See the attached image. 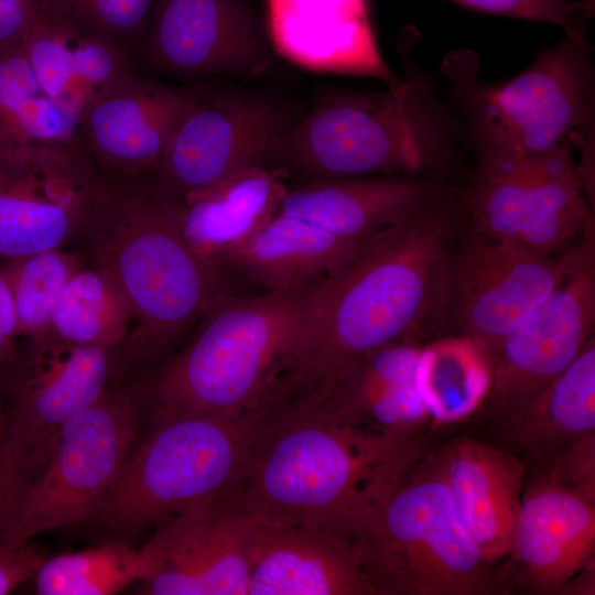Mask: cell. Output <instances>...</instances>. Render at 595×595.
I'll use <instances>...</instances> for the list:
<instances>
[{
  "label": "cell",
  "instance_id": "8d00e7d4",
  "mask_svg": "<svg viewBox=\"0 0 595 595\" xmlns=\"http://www.w3.org/2000/svg\"><path fill=\"white\" fill-rule=\"evenodd\" d=\"M19 343L14 302L0 259V370L13 360Z\"/></svg>",
  "mask_w": 595,
  "mask_h": 595
},
{
  "label": "cell",
  "instance_id": "5bb4252c",
  "mask_svg": "<svg viewBox=\"0 0 595 595\" xmlns=\"http://www.w3.org/2000/svg\"><path fill=\"white\" fill-rule=\"evenodd\" d=\"M101 178L79 138L0 156V259L66 249Z\"/></svg>",
  "mask_w": 595,
  "mask_h": 595
},
{
  "label": "cell",
  "instance_id": "7402d4cb",
  "mask_svg": "<svg viewBox=\"0 0 595 595\" xmlns=\"http://www.w3.org/2000/svg\"><path fill=\"white\" fill-rule=\"evenodd\" d=\"M457 511L490 564L507 556L526 483V466L513 452L458 439L436 451Z\"/></svg>",
  "mask_w": 595,
  "mask_h": 595
},
{
  "label": "cell",
  "instance_id": "ba28073f",
  "mask_svg": "<svg viewBox=\"0 0 595 595\" xmlns=\"http://www.w3.org/2000/svg\"><path fill=\"white\" fill-rule=\"evenodd\" d=\"M257 411L191 413L156 422L133 447L95 519L122 537L225 499L263 428Z\"/></svg>",
  "mask_w": 595,
  "mask_h": 595
},
{
  "label": "cell",
  "instance_id": "8992f818",
  "mask_svg": "<svg viewBox=\"0 0 595 595\" xmlns=\"http://www.w3.org/2000/svg\"><path fill=\"white\" fill-rule=\"evenodd\" d=\"M588 19L578 18L558 44L542 48L529 67L501 83L480 78L472 50L444 56L441 73L476 165L512 162L566 143L577 151L594 143Z\"/></svg>",
  "mask_w": 595,
  "mask_h": 595
},
{
  "label": "cell",
  "instance_id": "4dcf8cb0",
  "mask_svg": "<svg viewBox=\"0 0 595 595\" xmlns=\"http://www.w3.org/2000/svg\"><path fill=\"white\" fill-rule=\"evenodd\" d=\"M83 266L69 249H53L2 260L17 318L19 340L50 334L56 302L69 278Z\"/></svg>",
  "mask_w": 595,
  "mask_h": 595
},
{
  "label": "cell",
  "instance_id": "52a82bcc",
  "mask_svg": "<svg viewBox=\"0 0 595 595\" xmlns=\"http://www.w3.org/2000/svg\"><path fill=\"white\" fill-rule=\"evenodd\" d=\"M375 595H493L510 587L465 527L428 452L349 532Z\"/></svg>",
  "mask_w": 595,
  "mask_h": 595
},
{
  "label": "cell",
  "instance_id": "ab89813d",
  "mask_svg": "<svg viewBox=\"0 0 595 595\" xmlns=\"http://www.w3.org/2000/svg\"><path fill=\"white\" fill-rule=\"evenodd\" d=\"M585 2L589 8L594 9V0H585Z\"/></svg>",
  "mask_w": 595,
  "mask_h": 595
},
{
  "label": "cell",
  "instance_id": "1f68e13d",
  "mask_svg": "<svg viewBox=\"0 0 595 595\" xmlns=\"http://www.w3.org/2000/svg\"><path fill=\"white\" fill-rule=\"evenodd\" d=\"M156 0H50L53 10L130 58L142 46Z\"/></svg>",
  "mask_w": 595,
  "mask_h": 595
},
{
  "label": "cell",
  "instance_id": "484cf974",
  "mask_svg": "<svg viewBox=\"0 0 595 595\" xmlns=\"http://www.w3.org/2000/svg\"><path fill=\"white\" fill-rule=\"evenodd\" d=\"M576 151L566 143L518 160L527 191L519 245L544 256H558L575 246L594 225L577 172Z\"/></svg>",
  "mask_w": 595,
  "mask_h": 595
},
{
  "label": "cell",
  "instance_id": "277c9868",
  "mask_svg": "<svg viewBox=\"0 0 595 595\" xmlns=\"http://www.w3.org/2000/svg\"><path fill=\"white\" fill-rule=\"evenodd\" d=\"M459 119L422 77L396 88L340 91L318 100L279 138L272 160L306 180L418 175L453 180Z\"/></svg>",
  "mask_w": 595,
  "mask_h": 595
},
{
  "label": "cell",
  "instance_id": "6da1fadb",
  "mask_svg": "<svg viewBox=\"0 0 595 595\" xmlns=\"http://www.w3.org/2000/svg\"><path fill=\"white\" fill-rule=\"evenodd\" d=\"M453 187L371 236L320 280L305 324L261 400L263 410L316 409L372 353L442 334L445 273L461 232Z\"/></svg>",
  "mask_w": 595,
  "mask_h": 595
},
{
  "label": "cell",
  "instance_id": "4fadbf2b",
  "mask_svg": "<svg viewBox=\"0 0 595 595\" xmlns=\"http://www.w3.org/2000/svg\"><path fill=\"white\" fill-rule=\"evenodd\" d=\"M292 123L286 110L262 96L198 88L150 174L180 201L242 169L268 164Z\"/></svg>",
  "mask_w": 595,
  "mask_h": 595
},
{
  "label": "cell",
  "instance_id": "836d02e7",
  "mask_svg": "<svg viewBox=\"0 0 595 595\" xmlns=\"http://www.w3.org/2000/svg\"><path fill=\"white\" fill-rule=\"evenodd\" d=\"M537 467L549 478L595 501V433L537 463Z\"/></svg>",
  "mask_w": 595,
  "mask_h": 595
},
{
  "label": "cell",
  "instance_id": "3957f363",
  "mask_svg": "<svg viewBox=\"0 0 595 595\" xmlns=\"http://www.w3.org/2000/svg\"><path fill=\"white\" fill-rule=\"evenodd\" d=\"M264 415L225 498L258 520L346 538L428 452L422 433L374 430L322 408Z\"/></svg>",
  "mask_w": 595,
  "mask_h": 595
},
{
  "label": "cell",
  "instance_id": "83f0119b",
  "mask_svg": "<svg viewBox=\"0 0 595 595\" xmlns=\"http://www.w3.org/2000/svg\"><path fill=\"white\" fill-rule=\"evenodd\" d=\"M490 380V358L468 339L447 335L421 347L414 383L436 425L473 414L483 405Z\"/></svg>",
  "mask_w": 595,
  "mask_h": 595
},
{
  "label": "cell",
  "instance_id": "e0dca14e",
  "mask_svg": "<svg viewBox=\"0 0 595 595\" xmlns=\"http://www.w3.org/2000/svg\"><path fill=\"white\" fill-rule=\"evenodd\" d=\"M197 90L164 85L134 69L94 98L79 119L77 136L102 174L150 173Z\"/></svg>",
  "mask_w": 595,
  "mask_h": 595
},
{
  "label": "cell",
  "instance_id": "d6986e66",
  "mask_svg": "<svg viewBox=\"0 0 595 595\" xmlns=\"http://www.w3.org/2000/svg\"><path fill=\"white\" fill-rule=\"evenodd\" d=\"M270 44L313 72L368 76L388 88L403 79L386 63L367 0H267Z\"/></svg>",
  "mask_w": 595,
  "mask_h": 595
},
{
  "label": "cell",
  "instance_id": "d6a6232c",
  "mask_svg": "<svg viewBox=\"0 0 595 595\" xmlns=\"http://www.w3.org/2000/svg\"><path fill=\"white\" fill-rule=\"evenodd\" d=\"M482 13L527 21L548 22L566 29L578 18H591L593 10L571 0H450Z\"/></svg>",
  "mask_w": 595,
  "mask_h": 595
},
{
  "label": "cell",
  "instance_id": "7a4b0ae2",
  "mask_svg": "<svg viewBox=\"0 0 595 595\" xmlns=\"http://www.w3.org/2000/svg\"><path fill=\"white\" fill-rule=\"evenodd\" d=\"M83 264L108 273L132 311V327L115 349L116 371L137 377L169 357L224 290L225 272L183 236L176 203L150 173L102 174L73 241Z\"/></svg>",
  "mask_w": 595,
  "mask_h": 595
},
{
  "label": "cell",
  "instance_id": "74e56055",
  "mask_svg": "<svg viewBox=\"0 0 595 595\" xmlns=\"http://www.w3.org/2000/svg\"><path fill=\"white\" fill-rule=\"evenodd\" d=\"M21 494L13 488H0V540L14 513Z\"/></svg>",
  "mask_w": 595,
  "mask_h": 595
},
{
  "label": "cell",
  "instance_id": "f546056e",
  "mask_svg": "<svg viewBox=\"0 0 595 595\" xmlns=\"http://www.w3.org/2000/svg\"><path fill=\"white\" fill-rule=\"evenodd\" d=\"M158 559L145 543L137 549L111 542L45 559L35 577L41 595H109L148 581Z\"/></svg>",
  "mask_w": 595,
  "mask_h": 595
},
{
  "label": "cell",
  "instance_id": "603a6c76",
  "mask_svg": "<svg viewBox=\"0 0 595 595\" xmlns=\"http://www.w3.org/2000/svg\"><path fill=\"white\" fill-rule=\"evenodd\" d=\"M288 174L281 165L257 164L175 201L184 238L202 259L221 270L223 259L277 209L289 186Z\"/></svg>",
  "mask_w": 595,
  "mask_h": 595
},
{
  "label": "cell",
  "instance_id": "2e32d148",
  "mask_svg": "<svg viewBox=\"0 0 595 595\" xmlns=\"http://www.w3.org/2000/svg\"><path fill=\"white\" fill-rule=\"evenodd\" d=\"M252 517L226 499L165 521L148 541L156 572L140 591L152 595H247Z\"/></svg>",
  "mask_w": 595,
  "mask_h": 595
},
{
  "label": "cell",
  "instance_id": "30bf717a",
  "mask_svg": "<svg viewBox=\"0 0 595 595\" xmlns=\"http://www.w3.org/2000/svg\"><path fill=\"white\" fill-rule=\"evenodd\" d=\"M115 374V349L75 346L51 334L20 339L0 370L2 451L23 491L45 467L65 423L95 401Z\"/></svg>",
  "mask_w": 595,
  "mask_h": 595
},
{
  "label": "cell",
  "instance_id": "cb8c5ba5",
  "mask_svg": "<svg viewBox=\"0 0 595 595\" xmlns=\"http://www.w3.org/2000/svg\"><path fill=\"white\" fill-rule=\"evenodd\" d=\"M20 45L44 93L79 119L96 96L134 71L132 58L69 19H40Z\"/></svg>",
  "mask_w": 595,
  "mask_h": 595
},
{
  "label": "cell",
  "instance_id": "e575fe53",
  "mask_svg": "<svg viewBox=\"0 0 595 595\" xmlns=\"http://www.w3.org/2000/svg\"><path fill=\"white\" fill-rule=\"evenodd\" d=\"M55 14L46 0H0V44L20 43L42 18Z\"/></svg>",
  "mask_w": 595,
  "mask_h": 595
},
{
  "label": "cell",
  "instance_id": "f1b7e54d",
  "mask_svg": "<svg viewBox=\"0 0 595 595\" xmlns=\"http://www.w3.org/2000/svg\"><path fill=\"white\" fill-rule=\"evenodd\" d=\"M131 327L132 311L116 281L105 271L83 264L56 302L50 334L75 346L116 349Z\"/></svg>",
  "mask_w": 595,
  "mask_h": 595
},
{
  "label": "cell",
  "instance_id": "9a60e30c",
  "mask_svg": "<svg viewBox=\"0 0 595 595\" xmlns=\"http://www.w3.org/2000/svg\"><path fill=\"white\" fill-rule=\"evenodd\" d=\"M270 45L242 0H156L134 57L173 77L252 78L271 65Z\"/></svg>",
  "mask_w": 595,
  "mask_h": 595
},
{
  "label": "cell",
  "instance_id": "4316f807",
  "mask_svg": "<svg viewBox=\"0 0 595 595\" xmlns=\"http://www.w3.org/2000/svg\"><path fill=\"white\" fill-rule=\"evenodd\" d=\"M78 120L40 86L20 43L0 44V156L72 143Z\"/></svg>",
  "mask_w": 595,
  "mask_h": 595
},
{
  "label": "cell",
  "instance_id": "f35d334b",
  "mask_svg": "<svg viewBox=\"0 0 595 595\" xmlns=\"http://www.w3.org/2000/svg\"><path fill=\"white\" fill-rule=\"evenodd\" d=\"M4 428H6V412H4V405L0 396V444H2Z\"/></svg>",
  "mask_w": 595,
  "mask_h": 595
},
{
  "label": "cell",
  "instance_id": "8fae6325",
  "mask_svg": "<svg viewBox=\"0 0 595 595\" xmlns=\"http://www.w3.org/2000/svg\"><path fill=\"white\" fill-rule=\"evenodd\" d=\"M578 242L544 256L461 227L445 273L442 334L468 339L491 361L502 340L562 282Z\"/></svg>",
  "mask_w": 595,
  "mask_h": 595
},
{
  "label": "cell",
  "instance_id": "44dd1931",
  "mask_svg": "<svg viewBox=\"0 0 595 595\" xmlns=\"http://www.w3.org/2000/svg\"><path fill=\"white\" fill-rule=\"evenodd\" d=\"M456 181L418 175L306 180L288 186L278 210L363 242L445 193Z\"/></svg>",
  "mask_w": 595,
  "mask_h": 595
},
{
  "label": "cell",
  "instance_id": "d590c367",
  "mask_svg": "<svg viewBox=\"0 0 595 595\" xmlns=\"http://www.w3.org/2000/svg\"><path fill=\"white\" fill-rule=\"evenodd\" d=\"M45 559L31 541L9 548L0 547V595L11 593L34 576Z\"/></svg>",
  "mask_w": 595,
  "mask_h": 595
},
{
  "label": "cell",
  "instance_id": "5b68a950",
  "mask_svg": "<svg viewBox=\"0 0 595 595\" xmlns=\"http://www.w3.org/2000/svg\"><path fill=\"white\" fill-rule=\"evenodd\" d=\"M318 282L251 298L217 294L184 348L139 377L145 413L156 423L255 411L305 324Z\"/></svg>",
  "mask_w": 595,
  "mask_h": 595
},
{
  "label": "cell",
  "instance_id": "ac0fdd59",
  "mask_svg": "<svg viewBox=\"0 0 595 595\" xmlns=\"http://www.w3.org/2000/svg\"><path fill=\"white\" fill-rule=\"evenodd\" d=\"M595 501L538 469L524 483L504 573L524 589L558 593L594 563Z\"/></svg>",
  "mask_w": 595,
  "mask_h": 595
},
{
  "label": "cell",
  "instance_id": "d4e9b609",
  "mask_svg": "<svg viewBox=\"0 0 595 595\" xmlns=\"http://www.w3.org/2000/svg\"><path fill=\"white\" fill-rule=\"evenodd\" d=\"M504 447L536 464L595 433V339L510 421L498 429Z\"/></svg>",
  "mask_w": 595,
  "mask_h": 595
},
{
  "label": "cell",
  "instance_id": "ffe728a7",
  "mask_svg": "<svg viewBox=\"0 0 595 595\" xmlns=\"http://www.w3.org/2000/svg\"><path fill=\"white\" fill-rule=\"evenodd\" d=\"M248 555L247 595H375L350 542L327 529L252 517Z\"/></svg>",
  "mask_w": 595,
  "mask_h": 595
},
{
  "label": "cell",
  "instance_id": "7c38bea8",
  "mask_svg": "<svg viewBox=\"0 0 595 595\" xmlns=\"http://www.w3.org/2000/svg\"><path fill=\"white\" fill-rule=\"evenodd\" d=\"M594 325L595 226H591L562 282L491 357V380L484 403L498 429L576 359L594 336Z\"/></svg>",
  "mask_w": 595,
  "mask_h": 595
},
{
  "label": "cell",
  "instance_id": "9c48e42d",
  "mask_svg": "<svg viewBox=\"0 0 595 595\" xmlns=\"http://www.w3.org/2000/svg\"><path fill=\"white\" fill-rule=\"evenodd\" d=\"M144 414L138 380L120 379L72 416L21 495L0 547L94 518L136 446Z\"/></svg>",
  "mask_w": 595,
  "mask_h": 595
}]
</instances>
